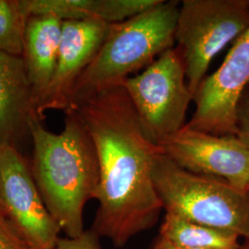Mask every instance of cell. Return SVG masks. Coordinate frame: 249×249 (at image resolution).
Wrapping results in <instances>:
<instances>
[{"label":"cell","mask_w":249,"mask_h":249,"mask_svg":"<svg viewBox=\"0 0 249 249\" xmlns=\"http://www.w3.org/2000/svg\"></svg>","instance_id":"21"},{"label":"cell","mask_w":249,"mask_h":249,"mask_svg":"<svg viewBox=\"0 0 249 249\" xmlns=\"http://www.w3.org/2000/svg\"><path fill=\"white\" fill-rule=\"evenodd\" d=\"M249 84V26L220 68L206 76L193 97L196 109L186 125L217 136L235 135V110Z\"/></svg>","instance_id":"9"},{"label":"cell","mask_w":249,"mask_h":249,"mask_svg":"<svg viewBox=\"0 0 249 249\" xmlns=\"http://www.w3.org/2000/svg\"><path fill=\"white\" fill-rule=\"evenodd\" d=\"M98 236L91 231H84L77 237H60L53 249H101Z\"/></svg>","instance_id":"18"},{"label":"cell","mask_w":249,"mask_h":249,"mask_svg":"<svg viewBox=\"0 0 249 249\" xmlns=\"http://www.w3.org/2000/svg\"><path fill=\"white\" fill-rule=\"evenodd\" d=\"M160 0H21L28 17L50 16L67 20L96 19L107 24L123 22Z\"/></svg>","instance_id":"13"},{"label":"cell","mask_w":249,"mask_h":249,"mask_svg":"<svg viewBox=\"0 0 249 249\" xmlns=\"http://www.w3.org/2000/svg\"><path fill=\"white\" fill-rule=\"evenodd\" d=\"M62 26L61 19L50 16H32L27 21L21 57L33 91L36 112L55 71Z\"/></svg>","instance_id":"12"},{"label":"cell","mask_w":249,"mask_h":249,"mask_svg":"<svg viewBox=\"0 0 249 249\" xmlns=\"http://www.w3.org/2000/svg\"><path fill=\"white\" fill-rule=\"evenodd\" d=\"M249 249V240H247L245 245H241L240 249Z\"/></svg>","instance_id":"20"},{"label":"cell","mask_w":249,"mask_h":249,"mask_svg":"<svg viewBox=\"0 0 249 249\" xmlns=\"http://www.w3.org/2000/svg\"><path fill=\"white\" fill-rule=\"evenodd\" d=\"M157 145L181 168L249 192V149L235 135L217 136L185 125Z\"/></svg>","instance_id":"8"},{"label":"cell","mask_w":249,"mask_h":249,"mask_svg":"<svg viewBox=\"0 0 249 249\" xmlns=\"http://www.w3.org/2000/svg\"><path fill=\"white\" fill-rule=\"evenodd\" d=\"M0 213L32 249H53L60 228L16 146L0 145Z\"/></svg>","instance_id":"7"},{"label":"cell","mask_w":249,"mask_h":249,"mask_svg":"<svg viewBox=\"0 0 249 249\" xmlns=\"http://www.w3.org/2000/svg\"><path fill=\"white\" fill-rule=\"evenodd\" d=\"M0 249H32L1 213Z\"/></svg>","instance_id":"17"},{"label":"cell","mask_w":249,"mask_h":249,"mask_svg":"<svg viewBox=\"0 0 249 249\" xmlns=\"http://www.w3.org/2000/svg\"><path fill=\"white\" fill-rule=\"evenodd\" d=\"M65 114L59 134L47 130L37 114L31 117L30 167L49 213L68 237H77L84 231V207L97 194L98 157L78 112L71 108Z\"/></svg>","instance_id":"2"},{"label":"cell","mask_w":249,"mask_h":249,"mask_svg":"<svg viewBox=\"0 0 249 249\" xmlns=\"http://www.w3.org/2000/svg\"><path fill=\"white\" fill-rule=\"evenodd\" d=\"M151 249H192L184 248V247H180L178 245H175L173 243H171L169 241L165 240L161 237H158V239L155 242V244L153 245V247Z\"/></svg>","instance_id":"19"},{"label":"cell","mask_w":249,"mask_h":249,"mask_svg":"<svg viewBox=\"0 0 249 249\" xmlns=\"http://www.w3.org/2000/svg\"><path fill=\"white\" fill-rule=\"evenodd\" d=\"M109 27L96 19L63 21L55 71L37 112L41 119L48 110L67 112L71 108L74 87L98 53Z\"/></svg>","instance_id":"10"},{"label":"cell","mask_w":249,"mask_h":249,"mask_svg":"<svg viewBox=\"0 0 249 249\" xmlns=\"http://www.w3.org/2000/svg\"><path fill=\"white\" fill-rule=\"evenodd\" d=\"M159 236L187 249H239L241 247L240 237L232 232L191 222L171 213H165Z\"/></svg>","instance_id":"14"},{"label":"cell","mask_w":249,"mask_h":249,"mask_svg":"<svg viewBox=\"0 0 249 249\" xmlns=\"http://www.w3.org/2000/svg\"><path fill=\"white\" fill-rule=\"evenodd\" d=\"M36 103L21 55L0 51V145L16 146L29 132Z\"/></svg>","instance_id":"11"},{"label":"cell","mask_w":249,"mask_h":249,"mask_svg":"<svg viewBox=\"0 0 249 249\" xmlns=\"http://www.w3.org/2000/svg\"><path fill=\"white\" fill-rule=\"evenodd\" d=\"M235 136L249 149V84L236 106Z\"/></svg>","instance_id":"16"},{"label":"cell","mask_w":249,"mask_h":249,"mask_svg":"<svg viewBox=\"0 0 249 249\" xmlns=\"http://www.w3.org/2000/svg\"><path fill=\"white\" fill-rule=\"evenodd\" d=\"M249 26V0H183L180 3L176 42L193 97L214 56Z\"/></svg>","instance_id":"5"},{"label":"cell","mask_w":249,"mask_h":249,"mask_svg":"<svg viewBox=\"0 0 249 249\" xmlns=\"http://www.w3.org/2000/svg\"><path fill=\"white\" fill-rule=\"evenodd\" d=\"M27 16L21 0H0V51L21 55Z\"/></svg>","instance_id":"15"},{"label":"cell","mask_w":249,"mask_h":249,"mask_svg":"<svg viewBox=\"0 0 249 249\" xmlns=\"http://www.w3.org/2000/svg\"><path fill=\"white\" fill-rule=\"evenodd\" d=\"M121 84L143 127L156 144L178 133L187 124V109L193 96L177 47L161 53L144 71Z\"/></svg>","instance_id":"6"},{"label":"cell","mask_w":249,"mask_h":249,"mask_svg":"<svg viewBox=\"0 0 249 249\" xmlns=\"http://www.w3.org/2000/svg\"><path fill=\"white\" fill-rule=\"evenodd\" d=\"M74 108L89 131L99 162V207L91 231L122 248L157 223L163 206L152 164L161 151L138 116L122 84L77 102Z\"/></svg>","instance_id":"1"},{"label":"cell","mask_w":249,"mask_h":249,"mask_svg":"<svg viewBox=\"0 0 249 249\" xmlns=\"http://www.w3.org/2000/svg\"><path fill=\"white\" fill-rule=\"evenodd\" d=\"M179 7L177 0H160L132 18L110 24L104 44L74 87L72 107L100 89L121 84L173 48Z\"/></svg>","instance_id":"3"},{"label":"cell","mask_w":249,"mask_h":249,"mask_svg":"<svg viewBox=\"0 0 249 249\" xmlns=\"http://www.w3.org/2000/svg\"><path fill=\"white\" fill-rule=\"evenodd\" d=\"M152 177L165 213L249 240L248 191L221 178L183 169L162 151L154 157Z\"/></svg>","instance_id":"4"}]
</instances>
